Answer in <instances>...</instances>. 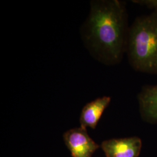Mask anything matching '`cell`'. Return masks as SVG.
Masks as SVG:
<instances>
[{
  "instance_id": "52a82bcc",
  "label": "cell",
  "mask_w": 157,
  "mask_h": 157,
  "mask_svg": "<svg viewBox=\"0 0 157 157\" xmlns=\"http://www.w3.org/2000/svg\"><path fill=\"white\" fill-rule=\"evenodd\" d=\"M132 2L140 6H144L147 8L152 10L153 11H157V0H137Z\"/></svg>"
},
{
  "instance_id": "3957f363",
  "label": "cell",
  "mask_w": 157,
  "mask_h": 157,
  "mask_svg": "<svg viewBox=\"0 0 157 157\" xmlns=\"http://www.w3.org/2000/svg\"><path fill=\"white\" fill-rule=\"evenodd\" d=\"M63 137L73 157H91L99 148L88 135L87 129L81 127L67 130Z\"/></svg>"
},
{
  "instance_id": "8992f818",
  "label": "cell",
  "mask_w": 157,
  "mask_h": 157,
  "mask_svg": "<svg viewBox=\"0 0 157 157\" xmlns=\"http://www.w3.org/2000/svg\"><path fill=\"white\" fill-rule=\"evenodd\" d=\"M141 115L147 122L157 123V85H146L139 93Z\"/></svg>"
},
{
  "instance_id": "7a4b0ae2",
  "label": "cell",
  "mask_w": 157,
  "mask_h": 157,
  "mask_svg": "<svg viewBox=\"0 0 157 157\" xmlns=\"http://www.w3.org/2000/svg\"><path fill=\"white\" fill-rule=\"evenodd\" d=\"M126 54L135 71L157 74V11L136 17L130 26Z\"/></svg>"
},
{
  "instance_id": "5b68a950",
  "label": "cell",
  "mask_w": 157,
  "mask_h": 157,
  "mask_svg": "<svg viewBox=\"0 0 157 157\" xmlns=\"http://www.w3.org/2000/svg\"><path fill=\"white\" fill-rule=\"evenodd\" d=\"M111 98L108 96L99 97L85 105L80 117V127L95 129L101 116L109 105Z\"/></svg>"
},
{
  "instance_id": "277c9868",
  "label": "cell",
  "mask_w": 157,
  "mask_h": 157,
  "mask_svg": "<svg viewBox=\"0 0 157 157\" xmlns=\"http://www.w3.org/2000/svg\"><path fill=\"white\" fill-rule=\"evenodd\" d=\"M141 146L140 139L132 137L104 141L101 147L106 157H138Z\"/></svg>"
},
{
  "instance_id": "6da1fadb",
  "label": "cell",
  "mask_w": 157,
  "mask_h": 157,
  "mask_svg": "<svg viewBox=\"0 0 157 157\" xmlns=\"http://www.w3.org/2000/svg\"><path fill=\"white\" fill-rule=\"evenodd\" d=\"M129 28L124 1L94 0L80 35L94 59L105 65H115L126 53Z\"/></svg>"
}]
</instances>
